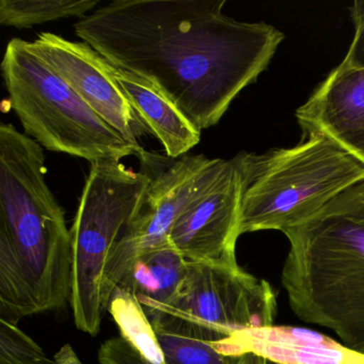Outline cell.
Masks as SVG:
<instances>
[{
	"label": "cell",
	"mask_w": 364,
	"mask_h": 364,
	"mask_svg": "<svg viewBox=\"0 0 364 364\" xmlns=\"http://www.w3.org/2000/svg\"><path fill=\"white\" fill-rule=\"evenodd\" d=\"M149 184L144 170L127 169L121 161L91 163L71 229L74 321L77 329L90 336L99 333L108 311V262L139 213Z\"/></svg>",
	"instance_id": "cell-5"
},
{
	"label": "cell",
	"mask_w": 364,
	"mask_h": 364,
	"mask_svg": "<svg viewBox=\"0 0 364 364\" xmlns=\"http://www.w3.org/2000/svg\"><path fill=\"white\" fill-rule=\"evenodd\" d=\"M225 0H114L74 25L106 60L141 76L201 132L267 69L284 35L225 16Z\"/></svg>",
	"instance_id": "cell-1"
},
{
	"label": "cell",
	"mask_w": 364,
	"mask_h": 364,
	"mask_svg": "<svg viewBox=\"0 0 364 364\" xmlns=\"http://www.w3.org/2000/svg\"><path fill=\"white\" fill-rule=\"evenodd\" d=\"M361 364H364V357H363V360H362Z\"/></svg>",
	"instance_id": "cell-21"
},
{
	"label": "cell",
	"mask_w": 364,
	"mask_h": 364,
	"mask_svg": "<svg viewBox=\"0 0 364 364\" xmlns=\"http://www.w3.org/2000/svg\"><path fill=\"white\" fill-rule=\"evenodd\" d=\"M29 48L46 61L109 127L136 148L151 133L106 69L105 59L85 42L41 33Z\"/></svg>",
	"instance_id": "cell-9"
},
{
	"label": "cell",
	"mask_w": 364,
	"mask_h": 364,
	"mask_svg": "<svg viewBox=\"0 0 364 364\" xmlns=\"http://www.w3.org/2000/svg\"><path fill=\"white\" fill-rule=\"evenodd\" d=\"M295 116L304 135L323 134L364 165V69L338 65Z\"/></svg>",
	"instance_id": "cell-10"
},
{
	"label": "cell",
	"mask_w": 364,
	"mask_h": 364,
	"mask_svg": "<svg viewBox=\"0 0 364 364\" xmlns=\"http://www.w3.org/2000/svg\"><path fill=\"white\" fill-rule=\"evenodd\" d=\"M99 362L100 364H152L122 336L109 338L102 345Z\"/></svg>",
	"instance_id": "cell-18"
},
{
	"label": "cell",
	"mask_w": 364,
	"mask_h": 364,
	"mask_svg": "<svg viewBox=\"0 0 364 364\" xmlns=\"http://www.w3.org/2000/svg\"><path fill=\"white\" fill-rule=\"evenodd\" d=\"M268 361H269V360H268ZM269 364H279V363H276V362L269 361Z\"/></svg>",
	"instance_id": "cell-20"
},
{
	"label": "cell",
	"mask_w": 364,
	"mask_h": 364,
	"mask_svg": "<svg viewBox=\"0 0 364 364\" xmlns=\"http://www.w3.org/2000/svg\"><path fill=\"white\" fill-rule=\"evenodd\" d=\"M240 364H269V361L266 358L261 357V355L249 353L242 355Z\"/></svg>",
	"instance_id": "cell-19"
},
{
	"label": "cell",
	"mask_w": 364,
	"mask_h": 364,
	"mask_svg": "<svg viewBox=\"0 0 364 364\" xmlns=\"http://www.w3.org/2000/svg\"><path fill=\"white\" fill-rule=\"evenodd\" d=\"M99 0H0V24L14 28L80 18L95 11Z\"/></svg>",
	"instance_id": "cell-14"
},
{
	"label": "cell",
	"mask_w": 364,
	"mask_h": 364,
	"mask_svg": "<svg viewBox=\"0 0 364 364\" xmlns=\"http://www.w3.org/2000/svg\"><path fill=\"white\" fill-rule=\"evenodd\" d=\"M283 234L282 284L294 314L364 357V180Z\"/></svg>",
	"instance_id": "cell-2"
},
{
	"label": "cell",
	"mask_w": 364,
	"mask_h": 364,
	"mask_svg": "<svg viewBox=\"0 0 364 364\" xmlns=\"http://www.w3.org/2000/svg\"><path fill=\"white\" fill-rule=\"evenodd\" d=\"M153 328L167 364H240L242 357L223 355L205 341L161 326Z\"/></svg>",
	"instance_id": "cell-15"
},
{
	"label": "cell",
	"mask_w": 364,
	"mask_h": 364,
	"mask_svg": "<svg viewBox=\"0 0 364 364\" xmlns=\"http://www.w3.org/2000/svg\"><path fill=\"white\" fill-rule=\"evenodd\" d=\"M135 156L150 184L139 213L106 267V291L110 298L136 257L169 244L170 232L180 215L216 178L225 161L202 154L171 159L144 149Z\"/></svg>",
	"instance_id": "cell-7"
},
{
	"label": "cell",
	"mask_w": 364,
	"mask_h": 364,
	"mask_svg": "<svg viewBox=\"0 0 364 364\" xmlns=\"http://www.w3.org/2000/svg\"><path fill=\"white\" fill-rule=\"evenodd\" d=\"M187 274V262L171 242L136 257L120 289L133 294L142 308L165 306L180 289Z\"/></svg>",
	"instance_id": "cell-13"
},
{
	"label": "cell",
	"mask_w": 364,
	"mask_h": 364,
	"mask_svg": "<svg viewBox=\"0 0 364 364\" xmlns=\"http://www.w3.org/2000/svg\"><path fill=\"white\" fill-rule=\"evenodd\" d=\"M105 65L152 135L163 144L168 157L178 159L199 144L201 132L154 85L106 59Z\"/></svg>",
	"instance_id": "cell-12"
},
{
	"label": "cell",
	"mask_w": 364,
	"mask_h": 364,
	"mask_svg": "<svg viewBox=\"0 0 364 364\" xmlns=\"http://www.w3.org/2000/svg\"><path fill=\"white\" fill-rule=\"evenodd\" d=\"M355 35L341 65L350 69H364V0H355L349 7Z\"/></svg>",
	"instance_id": "cell-17"
},
{
	"label": "cell",
	"mask_w": 364,
	"mask_h": 364,
	"mask_svg": "<svg viewBox=\"0 0 364 364\" xmlns=\"http://www.w3.org/2000/svg\"><path fill=\"white\" fill-rule=\"evenodd\" d=\"M0 364H59L18 323L0 318Z\"/></svg>",
	"instance_id": "cell-16"
},
{
	"label": "cell",
	"mask_w": 364,
	"mask_h": 364,
	"mask_svg": "<svg viewBox=\"0 0 364 364\" xmlns=\"http://www.w3.org/2000/svg\"><path fill=\"white\" fill-rule=\"evenodd\" d=\"M240 182L232 159L180 215L169 240L187 263L237 267Z\"/></svg>",
	"instance_id": "cell-8"
},
{
	"label": "cell",
	"mask_w": 364,
	"mask_h": 364,
	"mask_svg": "<svg viewBox=\"0 0 364 364\" xmlns=\"http://www.w3.org/2000/svg\"><path fill=\"white\" fill-rule=\"evenodd\" d=\"M9 103L42 148L95 163L121 161L136 148L117 133L28 46L12 39L1 63Z\"/></svg>",
	"instance_id": "cell-4"
},
{
	"label": "cell",
	"mask_w": 364,
	"mask_h": 364,
	"mask_svg": "<svg viewBox=\"0 0 364 364\" xmlns=\"http://www.w3.org/2000/svg\"><path fill=\"white\" fill-rule=\"evenodd\" d=\"M302 137L291 148L232 159L240 182V235L302 225L364 180L363 164L331 138Z\"/></svg>",
	"instance_id": "cell-3"
},
{
	"label": "cell",
	"mask_w": 364,
	"mask_h": 364,
	"mask_svg": "<svg viewBox=\"0 0 364 364\" xmlns=\"http://www.w3.org/2000/svg\"><path fill=\"white\" fill-rule=\"evenodd\" d=\"M144 310L153 326L216 346L240 332L274 326L277 299L267 281L240 266L187 263L176 297Z\"/></svg>",
	"instance_id": "cell-6"
},
{
	"label": "cell",
	"mask_w": 364,
	"mask_h": 364,
	"mask_svg": "<svg viewBox=\"0 0 364 364\" xmlns=\"http://www.w3.org/2000/svg\"><path fill=\"white\" fill-rule=\"evenodd\" d=\"M225 355L252 353L279 364H358L361 355L323 334L291 327L246 330L216 345Z\"/></svg>",
	"instance_id": "cell-11"
}]
</instances>
